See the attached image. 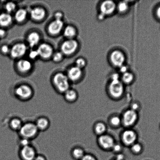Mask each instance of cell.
I'll return each mask as SVG.
<instances>
[{
	"instance_id": "obj_1",
	"label": "cell",
	"mask_w": 160,
	"mask_h": 160,
	"mask_svg": "<svg viewBox=\"0 0 160 160\" xmlns=\"http://www.w3.org/2000/svg\"><path fill=\"white\" fill-rule=\"evenodd\" d=\"M52 84L58 93L63 95L70 88V81L67 75L62 72L56 73L53 77Z\"/></svg>"
},
{
	"instance_id": "obj_2",
	"label": "cell",
	"mask_w": 160,
	"mask_h": 160,
	"mask_svg": "<svg viewBox=\"0 0 160 160\" xmlns=\"http://www.w3.org/2000/svg\"><path fill=\"white\" fill-rule=\"evenodd\" d=\"M18 132L20 138L32 141L37 137L40 132L34 122H29L23 123Z\"/></svg>"
},
{
	"instance_id": "obj_3",
	"label": "cell",
	"mask_w": 160,
	"mask_h": 160,
	"mask_svg": "<svg viewBox=\"0 0 160 160\" xmlns=\"http://www.w3.org/2000/svg\"><path fill=\"white\" fill-rule=\"evenodd\" d=\"M34 91L29 85H19L14 89V94L17 99L23 102H26L31 99L34 96Z\"/></svg>"
},
{
	"instance_id": "obj_4",
	"label": "cell",
	"mask_w": 160,
	"mask_h": 160,
	"mask_svg": "<svg viewBox=\"0 0 160 160\" xmlns=\"http://www.w3.org/2000/svg\"><path fill=\"white\" fill-rule=\"evenodd\" d=\"M78 43L74 39H67L61 44V52L64 55L69 56L74 54L77 50Z\"/></svg>"
},
{
	"instance_id": "obj_5",
	"label": "cell",
	"mask_w": 160,
	"mask_h": 160,
	"mask_svg": "<svg viewBox=\"0 0 160 160\" xmlns=\"http://www.w3.org/2000/svg\"><path fill=\"white\" fill-rule=\"evenodd\" d=\"M28 47L26 44L20 42L15 44L10 48L11 57L14 59L21 58L26 54Z\"/></svg>"
},
{
	"instance_id": "obj_6",
	"label": "cell",
	"mask_w": 160,
	"mask_h": 160,
	"mask_svg": "<svg viewBox=\"0 0 160 160\" xmlns=\"http://www.w3.org/2000/svg\"><path fill=\"white\" fill-rule=\"evenodd\" d=\"M37 153L35 148L31 145L20 148L18 156L20 160H34Z\"/></svg>"
},
{
	"instance_id": "obj_7",
	"label": "cell",
	"mask_w": 160,
	"mask_h": 160,
	"mask_svg": "<svg viewBox=\"0 0 160 160\" xmlns=\"http://www.w3.org/2000/svg\"><path fill=\"white\" fill-rule=\"evenodd\" d=\"M39 57L47 60L52 57L54 51L53 47L49 44L44 43L39 45L37 49Z\"/></svg>"
},
{
	"instance_id": "obj_8",
	"label": "cell",
	"mask_w": 160,
	"mask_h": 160,
	"mask_svg": "<svg viewBox=\"0 0 160 160\" xmlns=\"http://www.w3.org/2000/svg\"><path fill=\"white\" fill-rule=\"evenodd\" d=\"M111 95L115 98L120 97L123 94L124 87L123 83L120 80H112L109 87Z\"/></svg>"
},
{
	"instance_id": "obj_9",
	"label": "cell",
	"mask_w": 160,
	"mask_h": 160,
	"mask_svg": "<svg viewBox=\"0 0 160 160\" xmlns=\"http://www.w3.org/2000/svg\"><path fill=\"white\" fill-rule=\"evenodd\" d=\"M110 61L114 66L120 68L124 64L125 56L122 51L115 50L111 53Z\"/></svg>"
},
{
	"instance_id": "obj_10",
	"label": "cell",
	"mask_w": 160,
	"mask_h": 160,
	"mask_svg": "<svg viewBox=\"0 0 160 160\" xmlns=\"http://www.w3.org/2000/svg\"><path fill=\"white\" fill-rule=\"evenodd\" d=\"M64 27V22L62 20L54 19L49 24L48 31L51 35H57L63 30Z\"/></svg>"
},
{
	"instance_id": "obj_11",
	"label": "cell",
	"mask_w": 160,
	"mask_h": 160,
	"mask_svg": "<svg viewBox=\"0 0 160 160\" xmlns=\"http://www.w3.org/2000/svg\"><path fill=\"white\" fill-rule=\"evenodd\" d=\"M116 3L112 1H103L100 6V13L105 17L112 15L116 9Z\"/></svg>"
},
{
	"instance_id": "obj_12",
	"label": "cell",
	"mask_w": 160,
	"mask_h": 160,
	"mask_svg": "<svg viewBox=\"0 0 160 160\" xmlns=\"http://www.w3.org/2000/svg\"><path fill=\"white\" fill-rule=\"evenodd\" d=\"M82 75V69L75 66L69 69L67 76L70 82H76L81 79Z\"/></svg>"
},
{
	"instance_id": "obj_13",
	"label": "cell",
	"mask_w": 160,
	"mask_h": 160,
	"mask_svg": "<svg viewBox=\"0 0 160 160\" xmlns=\"http://www.w3.org/2000/svg\"><path fill=\"white\" fill-rule=\"evenodd\" d=\"M46 15V11L44 8L40 7L33 8L30 12L31 18L35 21H40L43 20Z\"/></svg>"
},
{
	"instance_id": "obj_14",
	"label": "cell",
	"mask_w": 160,
	"mask_h": 160,
	"mask_svg": "<svg viewBox=\"0 0 160 160\" xmlns=\"http://www.w3.org/2000/svg\"><path fill=\"white\" fill-rule=\"evenodd\" d=\"M137 118V114L133 110L126 111L123 116V122L125 126H129L132 125Z\"/></svg>"
},
{
	"instance_id": "obj_15",
	"label": "cell",
	"mask_w": 160,
	"mask_h": 160,
	"mask_svg": "<svg viewBox=\"0 0 160 160\" xmlns=\"http://www.w3.org/2000/svg\"><path fill=\"white\" fill-rule=\"evenodd\" d=\"M32 64L27 59H20L17 62V67L19 71L23 73H28L32 68Z\"/></svg>"
},
{
	"instance_id": "obj_16",
	"label": "cell",
	"mask_w": 160,
	"mask_h": 160,
	"mask_svg": "<svg viewBox=\"0 0 160 160\" xmlns=\"http://www.w3.org/2000/svg\"><path fill=\"white\" fill-rule=\"evenodd\" d=\"M39 132H44L49 128L50 121L48 118L40 117L38 118L34 122Z\"/></svg>"
},
{
	"instance_id": "obj_17",
	"label": "cell",
	"mask_w": 160,
	"mask_h": 160,
	"mask_svg": "<svg viewBox=\"0 0 160 160\" xmlns=\"http://www.w3.org/2000/svg\"><path fill=\"white\" fill-rule=\"evenodd\" d=\"M40 39V36L38 32L34 31L30 33L27 38L28 45L31 48H34L39 44Z\"/></svg>"
},
{
	"instance_id": "obj_18",
	"label": "cell",
	"mask_w": 160,
	"mask_h": 160,
	"mask_svg": "<svg viewBox=\"0 0 160 160\" xmlns=\"http://www.w3.org/2000/svg\"><path fill=\"white\" fill-rule=\"evenodd\" d=\"M13 17L10 14L7 12H2L0 14V27L1 28H5L12 24Z\"/></svg>"
},
{
	"instance_id": "obj_19",
	"label": "cell",
	"mask_w": 160,
	"mask_h": 160,
	"mask_svg": "<svg viewBox=\"0 0 160 160\" xmlns=\"http://www.w3.org/2000/svg\"><path fill=\"white\" fill-rule=\"evenodd\" d=\"M99 142L103 148L109 149L112 148L114 145L113 139L108 135H102L99 139Z\"/></svg>"
},
{
	"instance_id": "obj_20",
	"label": "cell",
	"mask_w": 160,
	"mask_h": 160,
	"mask_svg": "<svg viewBox=\"0 0 160 160\" xmlns=\"http://www.w3.org/2000/svg\"><path fill=\"white\" fill-rule=\"evenodd\" d=\"M122 138L125 144L130 145L133 144L135 142L136 136L134 131L127 130L123 132Z\"/></svg>"
},
{
	"instance_id": "obj_21",
	"label": "cell",
	"mask_w": 160,
	"mask_h": 160,
	"mask_svg": "<svg viewBox=\"0 0 160 160\" xmlns=\"http://www.w3.org/2000/svg\"><path fill=\"white\" fill-rule=\"evenodd\" d=\"M63 95L65 101L69 103L74 102L78 98V94L76 91L70 88L64 92Z\"/></svg>"
},
{
	"instance_id": "obj_22",
	"label": "cell",
	"mask_w": 160,
	"mask_h": 160,
	"mask_svg": "<svg viewBox=\"0 0 160 160\" xmlns=\"http://www.w3.org/2000/svg\"><path fill=\"white\" fill-rule=\"evenodd\" d=\"M23 124L21 119L18 117H14L9 121V126L12 131L18 132Z\"/></svg>"
},
{
	"instance_id": "obj_23",
	"label": "cell",
	"mask_w": 160,
	"mask_h": 160,
	"mask_svg": "<svg viewBox=\"0 0 160 160\" xmlns=\"http://www.w3.org/2000/svg\"><path fill=\"white\" fill-rule=\"evenodd\" d=\"M28 16V12L24 8H20L16 10L14 18L17 22L22 23L25 21Z\"/></svg>"
},
{
	"instance_id": "obj_24",
	"label": "cell",
	"mask_w": 160,
	"mask_h": 160,
	"mask_svg": "<svg viewBox=\"0 0 160 160\" xmlns=\"http://www.w3.org/2000/svg\"><path fill=\"white\" fill-rule=\"evenodd\" d=\"M76 28L71 25H68L64 28L63 34L64 37L67 39H74L77 35Z\"/></svg>"
},
{
	"instance_id": "obj_25",
	"label": "cell",
	"mask_w": 160,
	"mask_h": 160,
	"mask_svg": "<svg viewBox=\"0 0 160 160\" xmlns=\"http://www.w3.org/2000/svg\"><path fill=\"white\" fill-rule=\"evenodd\" d=\"M72 157L75 160H80L84 156V152L82 149L75 148L72 150L71 152Z\"/></svg>"
},
{
	"instance_id": "obj_26",
	"label": "cell",
	"mask_w": 160,
	"mask_h": 160,
	"mask_svg": "<svg viewBox=\"0 0 160 160\" xmlns=\"http://www.w3.org/2000/svg\"><path fill=\"white\" fill-rule=\"evenodd\" d=\"M129 8V4L126 1L120 2L116 5V9L121 14L125 13L127 12Z\"/></svg>"
},
{
	"instance_id": "obj_27",
	"label": "cell",
	"mask_w": 160,
	"mask_h": 160,
	"mask_svg": "<svg viewBox=\"0 0 160 160\" xmlns=\"http://www.w3.org/2000/svg\"><path fill=\"white\" fill-rule=\"evenodd\" d=\"M4 8L6 12L11 14L12 12H15L17 5L15 3L10 1L6 3L5 5Z\"/></svg>"
},
{
	"instance_id": "obj_28",
	"label": "cell",
	"mask_w": 160,
	"mask_h": 160,
	"mask_svg": "<svg viewBox=\"0 0 160 160\" xmlns=\"http://www.w3.org/2000/svg\"><path fill=\"white\" fill-rule=\"evenodd\" d=\"M134 79V75L128 71L123 73V76H122V81L124 82L127 84H130L132 82Z\"/></svg>"
},
{
	"instance_id": "obj_29",
	"label": "cell",
	"mask_w": 160,
	"mask_h": 160,
	"mask_svg": "<svg viewBox=\"0 0 160 160\" xmlns=\"http://www.w3.org/2000/svg\"><path fill=\"white\" fill-rule=\"evenodd\" d=\"M64 54L61 51H58L54 52L52 57L53 62H61L63 59Z\"/></svg>"
},
{
	"instance_id": "obj_30",
	"label": "cell",
	"mask_w": 160,
	"mask_h": 160,
	"mask_svg": "<svg viewBox=\"0 0 160 160\" xmlns=\"http://www.w3.org/2000/svg\"><path fill=\"white\" fill-rule=\"evenodd\" d=\"M106 127L104 124L99 123L95 125V132L98 134H101L104 132Z\"/></svg>"
},
{
	"instance_id": "obj_31",
	"label": "cell",
	"mask_w": 160,
	"mask_h": 160,
	"mask_svg": "<svg viewBox=\"0 0 160 160\" xmlns=\"http://www.w3.org/2000/svg\"><path fill=\"white\" fill-rule=\"evenodd\" d=\"M86 62L85 59L83 58H79L76 59L75 62V66L82 69L86 65Z\"/></svg>"
},
{
	"instance_id": "obj_32",
	"label": "cell",
	"mask_w": 160,
	"mask_h": 160,
	"mask_svg": "<svg viewBox=\"0 0 160 160\" xmlns=\"http://www.w3.org/2000/svg\"><path fill=\"white\" fill-rule=\"evenodd\" d=\"M31 141L29 139L24 138H19V140L18 141V144L20 148L31 145Z\"/></svg>"
},
{
	"instance_id": "obj_33",
	"label": "cell",
	"mask_w": 160,
	"mask_h": 160,
	"mask_svg": "<svg viewBox=\"0 0 160 160\" xmlns=\"http://www.w3.org/2000/svg\"><path fill=\"white\" fill-rule=\"evenodd\" d=\"M28 56L31 60H35L39 57V53L37 49L32 50L29 52Z\"/></svg>"
},
{
	"instance_id": "obj_34",
	"label": "cell",
	"mask_w": 160,
	"mask_h": 160,
	"mask_svg": "<svg viewBox=\"0 0 160 160\" xmlns=\"http://www.w3.org/2000/svg\"><path fill=\"white\" fill-rule=\"evenodd\" d=\"M11 48L8 45L4 44L2 45L0 48V51L2 54H9Z\"/></svg>"
},
{
	"instance_id": "obj_35",
	"label": "cell",
	"mask_w": 160,
	"mask_h": 160,
	"mask_svg": "<svg viewBox=\"0 0 160 160\" xmlns=\"http://www.w3.org/2000/svg\"><path fill=\"white\" fill-rule=\"evenodd\" d=\"M121 122L120 119L119 117H113L111 120V123L114 126H117L120 124Z\"/></svg>"
},
{
	"instance_id": "obj_36",
	"label": "cell",
	"mask_w": 160,
	"mask_h": 160,
	"mask_svg": "<svg viewBox=\"0 0 160 160\" xmlns=\"http://www.w3.org/2000/svg\"><path fill=\"white\" fill-rule=\"evenodd\" d=\"M132 149L134 152L139 153L142 150V147L139 144H135L132 146Z\"/></svg>"
},
{
	"instance_id": "obj_37",
	"label": "cell",
	"mask_w": 160,
	"mask_h": 160,
	"mask_svg": "<svg viewBox=\"0 0 160 160\" xmlns=\"http://www.w3.org/2000/svg\"><path fill=\"white\" fill-rule=\"evenodd\" d=\"M63 13L62 12H57L54 14V19L58 20H62L63 18Z\"/></svg>"
},
{
	"instance_id": "obj_38",
	"label": "cell",
	"mask_w": 160,
	"mask_h": 160,
	"mask_svg": "<svg viewBox=\"0 0 160 160\" xmlns=\"http://www.w3.org/2000/svg\"><path fill=\"white\" fill-rule=\"evenodd\" d=\"M6 35V31L4 28H0V38H4Z\"/></svg>"
},
{
	"instance_id": "obj_39",
	"label": "cell",
	"mask_w": 160,
	"mask_h": 160,
	"mask_svg": "<svg viewBox=\"0 0 160 160\" xmlns=\"http://www.w3.org/2000/svg\"><path fill=\"white\" fill-rule=\"evenodd\" d=\"M80 160H96L93 157V156L90 155H84Z\"/></svg>"
},
{
	"instance_id": "obj_40",
	"label": "cell",
	"mask_w": 160,
	"mask_h": 160,
	"mask_svg": "<svg viewBox=\"0 0 160 160\" xmlns=\"http://www.w3.org/2000/svg\"><path fill=\"white\" fill-rule=\"evenodd\" d=\"M34 160H47L45 156L42 154H37Z\"/></svg>"
},
{
	"instance_id": "obj_41",
	"label": "cell",
	"mask_w": 160,
	"mask_h": 160,
	"mask_svg": "<svg viewBox=\"0 0 160 160\" xmlns=\"http://www.w3.org/2000/svg\"><path fill=\"white\" fill-rule=\"evenodd\" d=\"M120 68V71L121 73H124L128 72V67L124 65L122 66Z\"/></svg>"
},
{
	"instance_id": "obj_42",
	"label": "cell",
	"mask_w": 160,
	"mask_h": 160,
	"mask_svg": "<svg viewBox=\"0 0 160 160\" xmlns=\"http://www.w3.org/2000/svg\"><path fill=\"white\" fill-rule=\"evenodd\" d=\"M113 148L114 151L116 152H118L120 151L121 147L120 145H114V146L112 147Z\"/></svg>"
},
{
	"instance_id": "obj_43",
	"label": "cell",
	"mask_w": 160,
	"mask_h": 160,
	"mask_svg": "<svg viewBox=\"0 0 160 160\" xmlns=\"http://www.w3.org/2000/svg\"><path fill=\"white\" fill-rule=\"evenodd\" d=\"M156 14L158 18L160 20V6L156 9Z\"/></svg>"
},
{
	"instance_id": "obj_44",
	"label": "cell",
	"mask_w": 160,
	"mask_h": 160,
	"mask_svg": "<svg viewBox=\"0 0 160 160\" xmlns=\"http://www.w3.org/2000/svg\"><path fill=\"white\" fill-rule=\"evenodd\" d=\"M112 80H119V75L117 73H114L113 74L112 77Z\"/></svg>"
},
{
	"instance_id": "obj_45",
	"label": "cell",
	"mask_w": 160,
	"mask_h": 160,
	"mask_svg": "<svg viewBox=\"0 0 160 160\" xmlns=\"http://www.w3.org/2000/svg\"><path fill=\"white\" fill-rule=\"evenodd\" d=\"M132 107V110L135 111V110L137 109L138 108V105L137 103H134V104H133Z\"/></svg>"
},
{
	"instance_id": "obj_46",
	"label": "cell",
	"mask_w": 160,
	"mask_h": 160,
	"mask_svg": "<svg viewBox=\"0 0 160 160\" xmlns=\"http://www.w3.org/2000/svg\"><path fill=\"white\" fill-rule=\"evenodd\" d=\"M124 158V156L121 154H120L118 155L117 156L116 159L118 160H123Z\"/></svg>"
},
{
	"instance_id": "obj_47",
	"label": "cell",
	"mask_w": 160,
	"mask_h": 160,
	"mask_svg": "<svg viewBox=\"0 0 160 160\" xmlns=\"http://www.w3.org/2000/svg\"><path fill=\"white\" fill-rule=\"evenodd\" d=\"M105 16L103 15L102 14L100 13V15H98V19H99L100 20L103 19L105 18Z\"/></svg>"
},
{
	"instance_id": "obj_48",
	"label": "cell",
	"mask_w": 160,
	"mask_h": 160,
	"mask_svg": "<svg viewBox=\"0 0 160 160\" xmlns=\"http://www.w3.org/2000/svg\"><path fill=\"white\" fill-rule=\"evenodd\" d=\"M115 160H117V159H116Z\"/></svg>"
}]
</instances>
